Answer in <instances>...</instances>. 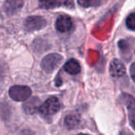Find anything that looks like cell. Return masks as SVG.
Instances as JSON below:
<instances>
[{"instance_id":"5","label":"cell","mask_w":135,"mask_h":135,"mask_svg":"<svg viewBox=\"0 0 135 135\" xmlns=\"http://www.w3.org/2000/svg\"><path fill=\"white\" fill-rule=\"evenodd\" d=\"M40 6L45 9H55L59 6H66L69 8L74 7L73 0H39Z\"/></svg>"},{"instance_id":"7","label":"cell","mask_w":135,"mask_h":135,"mask_svg":"<svg viewBox=\"0 0 135 135\" xmlns=\"http://www.w3.org/2000/svg\"><path fill=\"white\" fill-rule=\"evenodd\" d=\"M25 0H6L3 4V10L6 14L10 16L16 13L24 6Z\"/></svg>"},{"instance_id":"10","label":"cell","mask_w":135,"mask_h":135,"mask_svg":"<svg viewBox=\"0 0 135 135\" xmlns=\"http://www.w3.org/2000/svg\"><path fill=\"white\" fill-rule=\"evenodd\" d=\"M40 108V100L37 97H29L23 104V108L27 114H34Z\"/></svg>"},{"instance_id":"11","label":"cell","mask_w":135,"mask_h":135,"mask_svg":"<svg viewBox=\"0 0 135 135\" xmlns=\"http://www.w3.org/2000/svg\"><path fill=\"white\" fill-rule=\"evenodd\" d=\"M63 69L68 74L71 75H76L81 72V67L78 60L74 59H71L65 63Z\"/></svg>"},{"instance_id":"4","label":"cell","mask_w":135,"mask_h":135,"mask_svg":"<svg viewBox=\"0 0 135 135\" xmlns=\"http://www.w3.org/2000/svg\"><path fill=\"white\" fill-rule=\"evenodd\" d=\"M24 25L26 31L34 32L44 28L47 25V21L43 17L31 16L25 20Z\"/></svg>"},{"instance_id":"9","label":"cell","mask_w":135,"mask_h":135,"mask_svg":"<svg viewBox=\"0 0 135 135\" xmlns=\"http://www.w3.org/2000/svg\"><path fill=\"white\" fill-rule=\"evenodd\" d=\"M109 72L111 76L113 78H121L126 74V67L120 60L115 59L112 60L110 63Z\"/></svg>"},{"instance_id":"12","label":"cell","mask_w":135,"mask_h":135,"mask_svg":"<svg viewBox=\"0 0 135 135\" xmlns=\"http://www.w3.org/2000/svg\"><path fill=\"white\" fill-rule=\"evenodd\" d=\"M80 123V118L77 115H70L65 119V125L70 130H73L78 127Z\"/></svg>"},{"instance_id":"6","label":"cell","mask_w":135,"mask_h":135,"mask_svg":"<svg viewBox=\"0 0 135 135\" xmlns=\"http://www.w3.org/2000/svg\"><path fill=\"white\" fill-rule=\"evenodd\" d=\"M73 27V21L67 15H60L55 21V28L59 32H69Z\"/></svg>"},{"instance_id":"16","label":"cell","mask_w":135,"mask_h":135,"mask_svg":"<svg viewBox=\"0 0 135 135\" xmlns=\"http://www.w3.org/2000/svg\"><path fill=\"white\" fill-rule=\"evenodd\" d=\"M130 74L131 76V78L133 79V81L135 82V62H134L130 68Z\"/></svg>"},{"instance_id":"3","label":"cell","mask_w":135,"mask_h":135,"mask_svg":"<svg viewBox=\"0 0 135 135\" xmlns=\"http://www.w3.org/2000/svg\"><path fill=\"white\" fill-rule=\"evenodd\" d=\"M60 109V103L59 100L56 97H50L47 100L44 101V104H42L38 111L39 112L44 115V116H50L53 115L55 113H57Z\"/></svg>"},{"instance_id":"2","label":"cell","mask_w":135,"mask_h":135,"mask_svg":"<svg viewBox=\"0 0 135 135\" xmlns=\"http://www.w3.org/2000/svg\"><path fill=\"white\" fill-rule=\"evenodd\" d=\"M32 94V90L25 85H13L9 90V95L13 100L25 101Z\"/></svg>"},{"instance_id":"14","label":"cell","mask_w":135,"mask_h":135,"mask_svg":"<svg viewBox=\"0 0 135 135\" xmlns=\"http://www.w3.org/2000/svg\"><path fill=\"white\" fill-rule=\"evenodd\" d=\"M78 2L83 7H91L99 5L100 0H78Z\"/></svg>"},{"instance_id":"13","label":"cell","mask_w":135,"mask_h":135,"mask_svg":"<svg viewBox=\"0 0 135 135\" xmlns=\"http://www.w3.org/2000/svg\"><path fill=\"white\" fill-rule=\"evenodd\" d=\"M119 49L121 50V52L123 57H125V55H127V54L131 55V44L128 43L127 40H120L119 42Z\"/></svg>"},{"instance_id":"8","label":"cell","mask_w":135,"mask_h":135,"mask_svg":"<svg viewBox=\"0 0 135 135\" xmlns=\"http://www.w3.org/2000/svg\"><path fill=\"white\" fill-rule=\"evenodd\" d=\"M122 97L128 109L130 124L135 131V99L128 94H123Z\"/></svg>"},{"instance_id":"1","label":"cell","mask_w":135,"mask_h":135,"mask_svg":"<svg viewBox=\"0 0 135 135\" xmlns=\"http://www.w3.org/2000/svg\"><path fill=\"white\" fill-rule=\"evenodd\" d=\"M63 58L57 53H51L46 55L41 62V68L47 74L52 73L62 62Z\"/></svg>"},{"instance_id":"15","label":"cell","mask_w":135,"mask_h":135,"mask_svg":"<svg viewBox=\"0 0 135 135\" xmlns=\"http://www.w3.org/2000/svg\"><path fill=\"white\" fill-rule=\"evenodd\" d=\"M126 25L129 29L132 31H135V13H131L127 17L126 20Z\"/></svg>"}]
</instances>
